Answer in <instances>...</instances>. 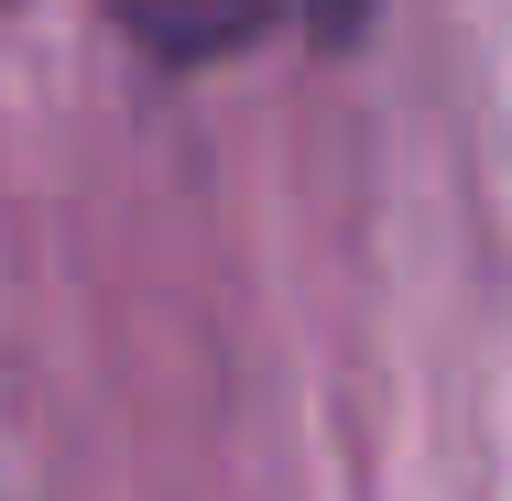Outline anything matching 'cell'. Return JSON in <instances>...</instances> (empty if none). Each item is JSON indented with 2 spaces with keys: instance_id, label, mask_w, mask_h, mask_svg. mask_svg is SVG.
Here are the masks:
<instances>
[{
  "instance_id": "obj_1",
  "label": "cell",
  "mask_w": 512,
  "mask_h": 501,
  "mask_svg": "<svg viewBox=\"0 0 512 501\" xmlns=\"http://www.w3.org/2000/svg\"><path fill=\"white\" fill-rule=\"evenodd\" d=\"M109 11H120V33H131L142 55H164V66H218V55L262 44L295 0H109Z\"/></svg>"
}]
</instances>
